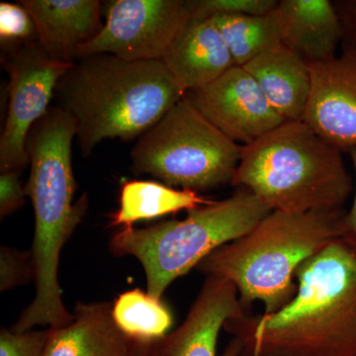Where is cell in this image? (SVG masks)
<instances>
[{"mask_svg": "<svg viewBox=\"0 0 356 356\" xmlns=\"http://www.w3.org/2000/svg\"><path fill=\"white\" fill-rule=\"evenodd\" d=\"M296 282L284 308L225 324L242 356H356V243L332 241L302 264Z\"/></svg>", "mask_w": 356, "mask_h": 356, "instance_id": "6da1fadb", "label": "cell"}, {"mask_svg": "<svg viewBox=\"0 0 356 356\" xmlns=\"http://www.w3.org/2000/svg\"><path fill=\"white\" fill-rule=\"evenodd\" d=\"M76 137L74 119L55 106L31 129L27 138L30 175L26 194L34 209L35 233L32 252L36 294L21 314L13 331L24 332L35 327H63L74 315L65 309L58 282L60 255L88 208L86 194L74 203L76 184L72 165V140Z\"/></svg>", "mask_w": 356, "mask_h": 356, "instance_id": "7a4b0ae2", "label": "cell"}, {"mask_svg": "<svg viewBox=\"0 0 356 356\" xmlns=\"http://www.w3.org/2000/svg\"><path fill=\"white\" fill-rule=\"evenodd\" d=\"M58 106L74 119L81 154L103 140L144 135L185 96L161 60L96 54L77 60L58 81Z\"/></svg>", "mask_w": 356, "mask_h": 356, "instance_id": "3957f363", "label": "cell"}, {"mask_svg": "<svg viewBox=\"0 0 356 356\" xmlns=\"http://www.w3.org/2000/svg\"><path fill=\"white\" fill-rule=\"evenodd\" d=\"M346 212L273 211L242 238L208 255L197 269L233 283L243 308L261 301L264 314L275 313L294 298L302 264L343 236Z\"/></svg>", "mask_w": 356, "mask_h": 356, "instance_id": "277c9868", "label": "cell"}, {"mask_svg": "<svg viewBox=\"0 0 356 356\" xmlns=\"http://www.w3.org/2000/svg\"><path fill=\"white\" fill-rule=\"evenodd\" d=\"M231 185L290 214L343 210L355 189L343 153L303 121L285 122L243 146Z\"/></svg>", "mask_w": 356, "mask_h": 356, "instance_id": "5b68a950", "label": "cell"}, {"mask_svg": "<svg viewBox=\"0 0 356 356\" xmlns=\"http://www.w3.org/2000/svg\"><path fill=\"white\" fill-rule=\"evenodd\" d=\"M270 212L254 193L238 188L224 200L188 211L184 220L123 229L109 248L116 257H136L146 274L147 294L163 300L173 281L218 248L242 238Z\"/></svg>", "mask_w": 356, "mask_h": 356, "instance_id": "8992f818", "label": "cell"}, {"mask_svg": "<svg viewBox=\"0 0 356 356\" xmlns=\"http://www.w3.org/2000/svg\"><path fill=\"white\" fill-rule=\"evenodd\" d=\"M242 146L210 123L184 96L136 143L134 175H149L196 192L232 184Z\"/></svg>", "mask_w": 356, "mask_h": 356, "instance_id": "52a82bcc", "label": "cell"}, {"mask_svg": "<svg viewBox=\"0 0 356 356\" xmlns=\"http://www.w3.org/2000/svg\"><path fill=\"white\" fill-rule=\"evenodd\" d=\"M3 63L9 74V103L0 138L1 173L21 172L30 163L28 135L50 108L58 81L72 65L51 58L38 41L9 47Z\"/></svg>", "mask_w": 356, "mask_h": 356, "instance_id": "ba28073f", "label": "cell"}, {"mask_svg": "<svg viewBox=\"0 0 356 356\" xmlns=\"http://www.w3.org/2000/svg\"><path fill=\"white\" fill-rule=\"evenodd\" d=\"M191 0H114L102 31L79 47L76 60L111 54L127 60H163L191 19Z\"/></svg>", "mask_w": 356, "mask_h": 356, "instance_id": "9c48e42d", "label": "cell"}, {"mask_svg": "<svg viewBox=\"0 0 356 356\" xmlns=\"http://www.w3.org/2000/svg\"><path fill=\"white\" fill-rule=\"evenodd\" d=\"M185 96L210 123L243 146L287 122L273 109L250 72L238 65Z\"/></svg>", "mask_w": 356, "mask_h": 356, "instance_id": "30bf717a", "label": "cell"}, {"mask_svg": "<svg viewBox=\"0 0 356 356\" xmlns=\"http://www.w3.org/2000/svg\"><path fill=\"white\" fill-rule=\"evenodd\" d=\"M312 90L303 122L341 153L356 147V49L310 64Z\"/></svg>", "mask_w": 356, "mask_h": 356, "instance_id": "8fae6325", "label": "cell"}, {"mask_svg": "<svg viewBox=\"0 0 356 356\" xmlns=\"http://www.w3.org/2000/svg\"><path fill=\"white\" fill-rule=\"evenodd\" d=\"M245 312L233 283L207 276L184 322L156 344L154 356H242L240 339L233 337L221 355L217 343L225 324Z\"/></svg>", "mask_w": 356, "mask_h": 356, "instance_id": "7c38bea8", "label": "cell"}, {"mask_svg": "<svg viewBox=\"0 0 356 356\" xmlns=\"http://www.w3.org/2000/svg\"><path fill=\"white\" fill-rule=\"evenodd\" d=\"M72 323L50 327L43 356H154L156 344L133 341L117 327L110 302H79Z\"/></svg>", "mask_w": 356, "mask_h": 356, "instance_id": "4fadbf2b", "label": "cell"}, {"mask_svg": "<svg viewBox=\"0 0 356 356\" xmlns=\"http://www.w3.org/2000/svg\"><path fill=\"white\" fill-rule=\"evenodd\" d=\"M31 15L38 42L54 60L76 62L79 47L102 31V2L97 0H21Z\"/></svg>", "mask_w": 356, "mask_h": 356, "instance_id": "5bb4252c", "label": "cell"}, {"mask_svg": "<svg viewBox=\"0 0 356 356\" xmlns=\"http://www.w3.org/2000/svg\"><path fill=\"white\" fill-rule=\"evenodd\" d=\"M185 95L204 88L235 67L226 42L210 17L194 15L163 58Z\"/></svg>", "mask_w": 356, "mask_h": 356, "instance_id": "9a60e30c", "label": "cell"}, {"mask_svg": "<svg viewBox=\"0 0 356 356\" xmlns=\"http://www.w3.org/2000/svg\"><path fill=\"white\" fill-rule=\"evenodd\" d=\"M281 41L309 64L336 57L343 26L329 0H281L275 8Z\"/></svg>", "mask_w": 356, "mask_h": 356, "instance_id": "2e32d148", "label": "cell"}, {"mask_svg": "<svg viewBox=\"0 0 356 356\" xmlns=\"http://www.w3.org/2000/svg\"><path fill=\"white\" fill-rule=\"evenodd\" d=\"M243 67L285 121H303L312 90L311 67L306 60L280 44Z\"/></svg>", "mask_w": 356, "mask_h": 356, "instance_id": "e0dca14e", "label": "cell"}, {"mask_svg": "<svg viewBox=\"0 0 356 356\" xmlns=\"http://www.w3.org/2000/svg\"><path fill=\"white\" fill-rule=\"evenodd\" d=\"M214 202L198 192L177 189L156 181L132 180L122 185L120 207L110 226L133 228L136 222L156 219L181 210L191 211Z\"/></svg>", "mask_w": 356, "mask_h": 356, "instance_id": "ac0fdd59", "label": "cell"}, {"mask_svg": "<svg viewBox=\"0 0 356 356\" xmlns=\"http://www.w3.org/2000/svg\"><path fill=\"white\" fill-rule=\"evenodd\" d=\"M112 316L126 336L144 344L158 343L173 325L172 313L163 300L138 288L119 295L112 304Z\"/></svg>", "mask_w": 356, "mask_h": 356, "instance_id": "d6986e66", "label": "cell"}, {"mask_svg": "<svg viewBox=\"0 0 356 356\" xmlns=\"http://www.w3.org/2000/svg\"><path fill=\"white\" fill-rule=\"evenodd\" d=\"M274 10L259 16H211L226 42L235 65L245 67L257 56L282 44L280 23Z\"/></svg>", "mask_w": 356, "mask_h": 356, "instance_id": "ffe728a7", "label": "cell"}, {"mask_svg": "<svg viewBox=\"0 0 356 356\" xmlns=\"http://www.w3.org/2000/svg\"><path fill=\"white\" fill-rule=\"evenodd\" d=\"M0 40L9 47L38 41L34 21L20 3H0Z\"/></svg>", "mask_w": 356, "mask_h": 356, "instance_id": "44dd1931", "label": "cell"}, {"mask_svg": "<svg viewBox=\"0 0 356 356\" xmlns=\"http://www.w3.org/2000/svg\"><path fill=\"white\" fill-rule=\"evenodd\" d=\"M35 280V262L32 250L0 248V291L6 292Z\"/></svg>", "mask_w": 356, "mask_h": 356, "instance_id": "7402d4cb", "label": "cell"}, {"mask_svg": "<svg viewBox=\"0 0 356 356\" xmlns=\"http://www.w3.org/2000/svg\"><path fill=\"white\" fill-rule=\"evenodd\" d=\"M276 0H191L194 15H266L277 6Z\"/></svg>", "mask_w": 356, "mask_h": 356, "instance_id": "603a6c76", "label": "cell"}, {"mask_svg": "<svg viewBox=\"0 0 356 356\" xmlns=\"http://www.w3.org/2000/svg\"><path fill=\"white\" fill-rule=\"evenodd\" d=\"M49 334L50 327L41 331L31 330L24 332L1 329L0 356H43Z\"/></svg>", "mask_w": 356, "mask_h": 356, "instance_id": "cb8c5ba5", "label": "cell"}, {"mask_svg": "<svg viewBox=\"0 0 356 356\" xmlns=\"http://www.w3.org/2000/svg\"><path fill=\"white\" fill-rule=\"evenodd\" d=\"M25 185L20 179V172H7L0 175V218L4 219L19 210L25 203Z\"/></svg>", "mask_w": 356, "mask_h": 356, "instance_id": "d4e9b609", "label": "cell"}, {"mask_svg": "<svg viewBox=\"0 0 356 356\" xmlns=\"http://www.w3.org/2000/svg\"><path fill=\"white\" fill-rule=\"evenodd\" d=\"M343 26V44L356 49V1L336 4Z\"/></svg>", "mask_w": 356, "mask_h": 356, "instance_id": "484cf974", "label": "cell"}, {"mask_svg": "<svg viewBox=\"0 0 356 356\" xmlns=\"http://www.w3.org/2000/svg\"><path fill=\"white\" fill-rule=\"evenodd\" d=\"M355 168V198L350 209L346 211L344 216V238H348L351 242L356 243V147L351 149L350 153Z\"/></svg>", "mask_w": 356, "mask_h": 356, "instance_id": "4316f807", "label": "cell"}]
</instances>
